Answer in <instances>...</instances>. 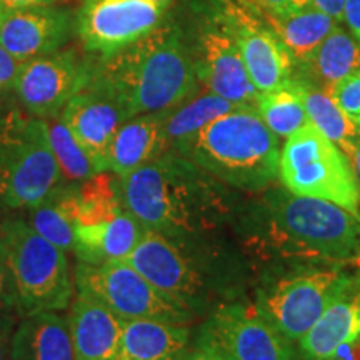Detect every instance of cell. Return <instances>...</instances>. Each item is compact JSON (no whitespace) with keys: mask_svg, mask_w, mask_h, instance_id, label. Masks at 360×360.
Wrapping results in <instances>:
<instances>
[{"mask_svg":"<svg viewBox=\"0 0 360 360\" xmlns=\"http://www.w3.org/2000/svg\"><path fill=\"white\" fill-rule=\"evenodd\" d=\"M120 199L146 231L172 238L215 231L231 204L224 182L172 150L120 179Z\"/></svg>","mask_w":360,"mask_h":360,"instance_id":"1","label":"cell"},{"mask_svg":"<svg viewBox=\"0 0 360 360\" xmlns=\"http://www.w3.org/2000/svg\"><path fill=\"white\" fill-rule=\"evenodd\" d=\"M94 77L122 103L129 119L174 109L199 90L186 29L164 20L146 37L94 64Z\"/></svg>","mask_w":360,"mask_h":360,"instance_id":"2","label":"cell"},{"mask_svg":"<svg viewBox=\"0 0 360 360\" xmlns=\"http://www.w3.org/2000/svg\"><path fill=\"white\" fill-rule=\"evenodd\" d=\"M260 240L281 257L342 265L360 262V220L332 202L282 188L262 202Z\"/></svg>","mask_w":360,"mask_h":360,"instance_id":"3","label":"cell"},{"mask_svg":"<svg viewBox=\"0 0 360 360\" xmlns=\"http://www.w3.org/2000/svg\"><path fill=\"white\" fill-rule=\"evenodd\" d=\"M170 150L242 191H262L278 179V137L255 107H237L217 117Z\"/></svg>","mask_w":360,"mask_h":360,"instance_id":"4","label":"cell"},{"mask_svg":"<svg viewBox=\"0 0 360 360\" xmlns=\"http://www.w3.org/2000/svg\"><path fill=\"white\" fill-rule=\"evenodd\" d=\"M62 182L49 124L12 110L0 115V207H35Z\"/></svg>","mask_w":360,"mask_h":360,"instance_id":"5","label":"cell"},{"mask_svg":"<svg viewBox=\"0 0 360 360\" xmlns=\"http://www.w3.org/2000/svg\"><path fill=\"white\" fill-rule=\"evenodd\" d=\"M278 179L295 195L332 202L360 220V184L352 162L312 124L283 143Z\"/></svg>","mask_w":360,"mask_h":360,"instance_id":"6","label":"cell"},{"mask_svg":"<svg viewBox=\"0 0 360 360\" xmlns=\"http://www.w3.org/2000/svg\"><path fill=\"white\" fill-rule=\"evenodd\" d=\"M0 238L6 245L22 312H60L69 307L74 282L67 252L22 220H7L0 229Z\"/></svg>","mask_w":360,"mask_h":360,"instance_id":"7","label":"cell"},{"mask_svg":"<svg viewBox=\"0 0 360 360\" xmlns=\"http://www.w3.org/2000/svg\"><path fill=\"white\" fill-rule=\"evenodd\" d=\"M134 265L155 289L200 315L212 304L215 283L210 281L212 257L200 249V237L172 238L146 231L129 255Z\"/></svg>","mask_w":360,"mask_h":360,"instance_id":"8","label":"cell"},{"mask_svg":"<svg viewBox=\"0 0 360 360\" xmlns=\"http://www.w3.org/2000/svg\"><path fill=\"white\" fill-rule=\"evenodd\" d=\"M79 295L107 309L120 321H157L188 326L193 315L155 289L127 260H112L101 265L79 262L74 272Z\"/></svg>","mask_w":360,"mask_h":360,"instance_id":"9","label":"cell"},{"mask_svg":"<svg viewBox=\"0 0 360 360\" xmlns=\"http://www.w3.org/2000/svg\"><path fill=\"white\" fill-rule=\"evenodd\" d=\"M342 265L295 270L264 283L255 307L274 328L297 344L347 282Z\"/></svg>","mask_w":360,"mask_h":360,"instance_id":"10","label":"cell"},{"mask_svg":"<svg viewBox=\"0 0 360 360\" xmlns=\"http://www.w3.org/2000/svg\"><path fill=\"white\" fill-rule=\"evenodd\" d=\"M193 345L227 360H300L299 350L274 328L255 304H220L197 332Z\"/></svg>","mask_w":360,"mask_h":360,"instance_id":"11","label":"cell"},{"mask_svg":"<svg viewBox=\"0 0 360 360\" xmlns=\"http://www.w3.org/2000/svg\"><path fill=\"white\" fill-rule=\"evenodd\" d=\"M187 39L199 84L233 105L257 109L259 90L252 84L238 45L220 12L197 22Z\"/></svg>","mask_w":360,"mask_h":360,"instance_id":"12","label":"cell"},{"mask_svg":"<svg viewBox=\"0 0 360 360\" xmlns=\"http://www.w3.org/2000/svg\"><path fill=\"white\" fill-rule=\"evenodd\" d=\"M165 11L154 0H85L77 34L85 52L109 58L157 29Z\"/></svg>","mask_w":360,"mask_h":360,"instance_id":"13","label":"cell"},{"mask_svg":"<svg viewBox=\"0 0 360 360\" xmlns=\"http://www.w3.org/2000/svg\"><path fill=\"white\" fill-rule=\"evenodd\" d=\"M92 72V62L75 51H58L22 62L13 90L30 115L56 119L87 85Z\"/></svg>","mask_w":360,"mask_h":360,"instance_id":"14","label":"cell"},{"mask_svg":"<svg viewBox=\"0 0 360 360\" xmlns=\"http://www.w3.org/2000/svg\"><path fill=\"white\" fill-rule=\"evenodd\" d=\"M219 12L236 39L249 77L259 94L290 82L295 62L267 24L252 15L250 8L229 0L219 7Z\"/></svg>","mask_w":360,"mask_h":360,"instance_id":"15","label":"cell"},{"mask_svg":"<svg viewBox=\"0 0 360 360\" xmlns=\"http://www.w3.org/2000/svg\"><path fill=\"white\" fill-rule=\"evenodd\" d=\"M79 12L60 6L7 8L0 17V45L20 62L58 52L77 34Z\"/></svg>","mask_w":360,"mask_h":360,"instance_id":"16","label":"cell"},{"mask_svg":"<svg viewBox=\"0 0 360 360\" xmlns=\"http://www.w3.org/2000/svg\"><path fill=\"white\" fill-rule=\"evenodd\" d=\"M84 147L98 172L109 170V150L127 112L105 85L92 77L58 115Z\"/></svg>","mask_w":360,"mask_h":360,"instance_id":"17","label":"cell"},{"mask_svg":"<svg viewBox=\"0 0 360 360\" xmlns=\"http://www.w3.org/2000/svg\"><path fill=\"white\" fill-rule=\"evenodd\" d=\"M360 342V272L352 274L314 327L297 342L302 360H339Z\"/></svg>","mask_w":360,"mask_h":360,"instance_id":"18","label":"cell"},{"mask_svg":"<svg viewBox=\"0 0 360 360\" xmlns=\"http://www.w3.org/2000/svg\"><path fill=\"white\" fill-rule=\"evenodd\" d=\"M169 110L135 115L120 125L109 150V172L127 177L169 150L165 139Z\"/></svg>","mask_w":360,"mask_h":360,"instance_id":"19","label":"cell"},{"mask_svg":"<svg viewBox=\"0 0 360 360\" xmlns=\"http://www.w3.org/2000/svg\"><path fill=\"white\" fill-rule=\"evenodd\" d=\"M69 327L75 360H110L119 349L124 321L87 297L77 295Z\"/></svg>","mask_w":360,"mask_h":360,"instance_id":"20","label":"cell"},{"mask_svg":"<svg viewBox=\"0 0 360 360\" xmlns=\"http://www.w3.org/2000/svg\"><path fill=\"white\" fill-rule=\"evenodd\" d=\"M146 232L142 224L127 210H122L109 222L77 225L74 254L79 262L101 265L112 260H125Z\"/></svg>","mask_w":360,"mask_h":360,"instance_id":"21","label":"cell"},{"mask_svg":"<svg viewBox=\"0 0 360 360\" xmlns=\"http://www.w3.org/2000/svg\"><path fill=\"white\" fill-rule=\"evenodd\" d=\"M360 70V42L337 25L304 64L295 65L294 77L330 94L342 80Z\"/></svg>","mask_w":360,"mask_h":360,"instance_id":"22","label":"cell"},{"mask_svg":"<svg viewBox=\"0 0 360 360\" xmlns=\"http://www.w3.org/2000/svg\"><path fill=\"white\" fill-rule=\"evenodd\" d=\"M11 360H75L69 319L58 312L25 315L12 335Z\"/></svg>","mask_w":360,"mask_h":360,"instance_id":"23","label":"cell"},{"mask_svg":"<svg viewBox=\"0 0 360 360\" xmlns=\"http://www.w3.org/2000/svg\"><path fill=\"white\" fill-rule=\"evenodd\" d=\"M188 340V326L129 321L124 322L119 349L110 360H177Z\"/></svg>","mask_w":360,"mask_h":360,"instance_id":"24","label":"cell"},{"mask_svg":"<svg viewBox=\"0 0 360 360\" xmlns=\"http://www.w3.org/2000/svg\"><path fill=\"white\" fill-rule=\"evenodd\" d=\"M262 13L265 24L285 45L295 65L304 64L327 35L339 25V22L319 11L312 4L302 8H290L282 13Z\"/></svg>","mask_w":360,"mask_h":360,"instance_id":"25","label":"cell"},{"mask_svg":"<svg viewBox=\"0 0 360 360\" xmlns=\"http://www.w3.org/2000/svg\"><path fill=\"white\" fill-rule=\"evenodd\" d=\"M79 186H58L42 202L32 207L30 225L44 238L69 252L74 249L75 229L79 225Z\"/></svg>","mask_w":360,"mask_h":360,"instance_id":"26","label":"cell"},{"mask_svg":"<svg viewBox=\"0 0 360 360\" xmlns=\"http://www.w3.org/2000/svg\"><path fill=\"white\" fill-rule=\"evenodd\" d=\"M300 96H302L305 112H307L310 124L319 129L330 139L345 155L352 160L355 147L360 141V129L355 125L349 115L340 109L339 103L326 90L314 87L304 80L297 79Z\"/></svg>","mask_w":360,"mask_h":360,"instance_id":"27","label":"cell"},{"mask_svg":"<svg viewBox=\"0 0 360 360\" xmlns=\"http://www.w3.org/2000/svg\"><path fill=\"white\" fill-rule=\"evenodd\" d=\"M237 107L238 105H233L232 102L225 101L210 90L193 94L191 98L169 110L167 120H165V139H167L169 150L179 142L187 141L217 117Z\"/></svg>","mask_w":360,"mask_h":360,"instance_id":"28","label":"cell"},{"mask_svg":"<svg viewBox=\"0 0 360 360\" xmlns=\"http://www.w3.org/2000/svg\"><path fill=\"white\" fill-rule=\"evenodd\" d=\"M257 112L265 125L281 139H289L310 124L299 84L294 77L282 87L259 94Z\"/></svg>","mask_w":360,"mask_h":360,"instance_id":"29","label":"cell"},{"mask_svg":"<svg viewBox=\"0 0 360 360\" xmlns=\"http://www.w3.org/2000/svg\"><path fill=\"white\" fill-rule=\"evenodd\" d=\"M80 210L79 225L109 222L124 210L120 199V177L115 174L98 172L79 186Z\"/></svg>","mask_w":360,"mask_h":360,"instance_id":"30","label":"cell"},{"mask_svg":"<svg viewBox=\"0 0 360 360\" xmlns=\"http://www.w3.org/2000/svg\"><path fill=\"white\" fill-rule=\"evenodd\" d=\"M49 139L53 155L58 162V167L62 170V175H65L70 182H84L94 175L98 174V170L90 159L84 147L77 142V139L72 135L69 127L62 122L60 117L49 119Z\"/></svg>","mask_w":360,"mask_h":360,"instance_id":"31","label":"cell"},{"mask_svg":"<svg viewBox=\"0 0 360 360\" xmlns=\"http://www.w3.org/2000/svg\"><path fill=\"white\" fill-rule=\"evenodd\" d=\"M330 94L340 105V109L360 129V70L342 80Z\"/></svg>","mask_w":360,"mask_h":360,"instance_id":"32","label":"cell"},{"mask_svg":"<svg viewBox=\"0 0 360 360\" xmlns=\"http://www.w3.org/2000/svg\"><path fill=\"white\" fill-rule=\"evenodd\" d=\"M12 307H19V304H17L15 283H13L12 269L11 262H8L6 245H4L2 238H0V312Z\"/></svg>","mask_w":360,"mask_h":360,"instance_id":"33","label":"cell"},{"mask_svg":"<svg viewBox=\"0 0 360 360\" xmlns=\"http://www.w3.org/2000/svg\"><path fill=\"white\" fill-rule=\"evenodd\" d=\"M22 62L11 56L6 49L0 45V94L7 92L15 85Z\"/></svg>","mask_w":360,"mask_h":360,"instance_id":"34","label":"cell"},{"mask_svg":"<svg viewBox=\"0 0 360 360\" xmlns=\"http://www.w3.org/2000/svg\"><path fill=\"white\" fill-rule=\"evenodd\" d=\"M344 20L347 22L350 32L360 42V0H345Z\"/></svg>","mask_w":360,"mask_h":360,"instance_id":"35","label":"cell"},{"mask_svg":"<svg viewBox=\"0 0 360 360\" xmlns=\"http://www.w3.org/2000/svg\"><path fill=\"white\" fill-rule=\"evenodd\" d=\"M177 360H227L224 359L222 355H219L214 350L205 349V347H199V345H193L192 347H187L182 350V354L179 355Z\"/></svg>","mask_w":360,"mask_h":360,"instance_id":"36","label":"cell"},{"mask_svg":"<svg viewBox=\"0 0 360 360\" xmlns=\"http://www.w3.org/2000/svg\"><path fill=\"white\" fill-rule=\"evenodd\" d=\"M312 6H315L319 11H322L327 15L337 22L344 20V2L345 0H310Z\"/></svg>","mask_w":360,"mask_h":360,"instance_id":"37","label":"cell"},{"mask_svg":"<svg viewBox=\"0 0 360 360\" xmlns=\"http://www.w3.org/2000/svg\"><path fill=\"white\" fill-rule=\"evenodd\" d=\"M257 7L262 12L269 13H282L290 11V0H255Z\"/></svg>","mask_w":360,"mask_h":360,"instance_id":"38","label":"cell"},{"mask_svg":"<svg viewBox=\"0 0 360 360\" xmlns=\"http://www.w3.org/2000/svg\"><path fill=\"white\" fill-rule=\"evenodd\" d=\"M62 0H4L6 8H22V7H39V6H57Z\"/></svg>","mask_w":360,"mask_h":360,"instance_id":"39","label":"cell"},{"mask_svg":"<svg viewBox=\"0 0 360 360\" xmlns=\"http://www.w3.org/2000/svg\"><path fill=\"white\" fill-rule=\"evenodd\" d=\"M350 162H352L355 174H357V179H359V184H360V141L357 143V147H355V152H354L352 160H350Z\"/></svg>","mask_w":360,"mask_h":360,"instance_id":"40","label":"cell"},{"mask_svg":"<svg viewBox=\"0 0 360 360\" xmlns=\"http://www.w3.org/2000/svg\"><path fill=\"white\" fill-rule=\"evenodd\" d=\"M6 359V337L0 332V360Z\"/></svg>","mask_w":360,"mask_h":360,"instance_id":"41","label":"cell"},{"mask_svg":"<svg viewBox=\"0 0 360 360\" xmlns=\"http://www.w3.org/2000/svg\"><path fill=\"white\" fill-rule=\"evenodd\" d=\"M155 4H159L160 7H164V8H167L170 4H172V0H154Z\"/></svg>","mask_w":360,"mask_h":360,"instance_id":"42","label":"cell"},{"mask_svg":"<svg viewBox=\"0 0 360 360\" xmlns=\"http://www.w3.org/2000/svg\"><path fill=\"white\" fill-rule=\"evenodd\" d=\"M6 11L7 8H6V6H4V0H0V17H2V13Z\"/></svg>","mask_w":360,"mask_h":360,"instance_id":"43","label":"cell"}]
</instances>
